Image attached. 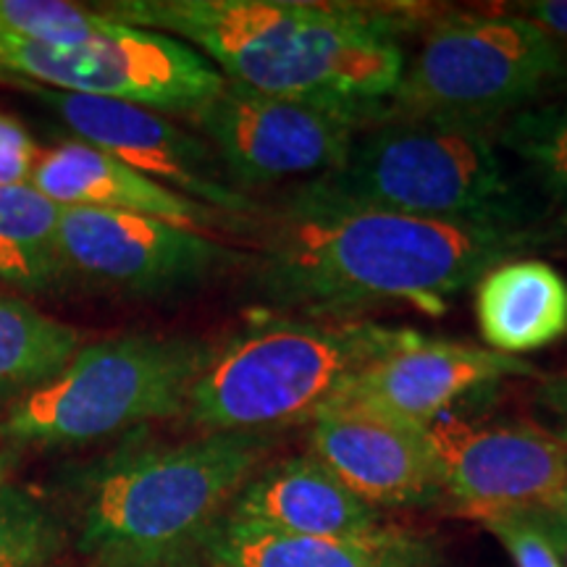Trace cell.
Wrapping results in <instances>:
<instances>
[{"mask_svg": "<svg viewBox=\"0 0 567 567\" xmlns=\"http://www.w3.org/2000/svg\"><path fill=\"white\" fill-rule=\"evenodd\" d=\"M61 213L32 184L0 187V281L24 292H45L63 281Z\"/></svg>", "mask_w": 567, "mask_h": 567, "instance_id": "cell-20", "label": "cell"}, {"mask_svg": "<svg viewBox=\"0 0 567 567\" xmlns=\"http://www.w3.org/2000/svg\"><path fill=\"white\" fill-rule=\"evenodd\" d=\"M567 71L565 51L513 11L452 13L429 27L384 118L488 130L530 103Z\"/></svg>", "mask_w": 567, "mask_h": 567, "instance_id": "cell-7", "label": "cell"}, {"mask_svg": "<svg viewBox=\"0 0 567 567\" xmlns=\"http://www.w3.org/2000/svg\"><path fill=\"white\" fill-rule=\"evenodd\" d=\"M274 446V434H203L97 460L76 492V549L92 567L189 557Z\"/></svg>", "mask_w": 567, "mask_h": 567, "instance_id": "cell-3", "label": "cell"}, {"mask_svg": "<svg viewBox=\"0 0 567 567\" xmlns=\"http://www.w3.org/2000/svg\"><path fill=\"white\" fill-rule=\"evenodd\" d=\"M308 455L371 507H431L446 499L442 467L425 425L371 415H321Z\"/></svg>", "mask_w": 567, "mask_h": 567, "instance_id": "cell-14", "label": "cell"}, {"mask_svg": "<svg viewBox=\"0 0 567 567\" xmlns=\"http://www.w3.org/2000/svg\"><path fill=\"white\" fill-rule=\"evenodd\" d=\"M276 200L536 229L486 130L413 118L363 126L337 168L292 184Z\"/></svg>", "mask_w": 567, "mask_h": 567, "instance_id": "cell-5", "label": "cell"}, {"mask_svg": "<svg viewBox=\"0 0 567 567\" xmlns=\"http://www.w3.org/2000/svg\"><path fill=\"white\" fill-rule=\"evenodd\" d=\"M140 567H208L203 563H195L193 557H182V559H172V563H158V565H140Z\"/></svg>", "mask_w": 567, "mask_h": 567, "instance_id": "cell-29", "label": "cell"}, {"mask_svg": "<svg viewBox=\"0 0 567 567\" xmlns=\"http://www.w3.org/2000/svg\"><path fill=\"white\" fill-rule=\"evenodd\" d=\"M24 87L48 105L80 142L113 155L172 193L208 205L239 224H252V218L260 216V205L226 179L221 161L208 142L163 113L27 82Z\"/></svg>", "mask_w": 567, "mask_h": 567, "instance_id": "cell-11", "label": "cell"}, {"mask_svg": "<svg viewBox=\"0 0 567 567\" xmlns=\"http://www.w3.org/2000/svg\"><path fill=\"white\" fill-rule=\"evenodd\" d=\"M565 103H567V101H565Z\"/></svg>", "mask_w": 567, "mask_h": 567, "instance_id": "cell-32", "label": "cell"}, {"mask_svg": "<svg viewBox=\"0 0 567 567\" xmlns=\"http://www.w3.org/2000/svg\"><path fill=\"white\" fill-rule=\"evenodd\" d=\"M530 373L534 365L523 358H507L488 347L423 337L354 375L321 415H371L429 425L446 415V408L455 405L460 396Z\"/></svg>", "mask_w": 567, "mask_h": 567, "instance_id": "cell-13", "label": "cell"}, {"mask_svg": "<svg viewBox=\"0 0 567 567\" xmlns=\"http://www.w3.org/2000/svg\"><path fill=\"white\" fill-rule=\"evenodd\" d=\"M478 520L507 549L515 567H565L555 538L536 509H505Z\"/></svg>", "mask_w": 567, "mask_h": 567, "instance_id": "cell-24", "label": "cell"}, {"mask_svg": "<svg viewBox=\"0 0 567 567\" xmlns=\"http://www.w3.org/2000/svg\"><path fill=\"white\" fill-rule=\"evenodd\" d=\"M224 517L310 538H360L384 528L379 509L310 455L260 465Z\"/></svg>", "mask_w": 567, "mask_h": 567, "instance_id": "cell-16", "label": "cell"}, {"mask_svg": "<svg viewBox=\"0 0 567 567\" xmlns=\"http://www.w3.org/2000/svg\"><path fill=\"white\" fill-rule=\"evenodd\" d=\"M30 184L61 208H101L158 218L193 231L247 234L252 224H239L208 205L176 195L147 179L113 155L80 140H66L40 153ZM255 221V218H252Z\"/></svg>", "mask_w": 567, "mask_h": 567, "instance_id": "cell-15", "label": "cell"}, {"mask_svg": "<svg viewBox=\"0 0 567 567\" xmlns=\"http://www.w3.org/2000/svg\"><path fill=\"white\" fill-rule=\"evenodd\" d=\"M496 142L542 187L551 210V237L567 245V103L515 113L502 122Z\"/></svg>", "mask_w": 567, "mask_h": 567, "instance_id": "cell-21", "label": "cell"}, {"mask_svg": "<svg viewBox=\"0 0 567 567\" xmlns=\"http://www.w3.org/2000/svg\"><path fill=\"white\" fill-rule=\"evenodd\" d=\"M536 405L549 415V434L567 444V373L555 375L538 389Z\"/></svg>", "mask_w": 567, "mask_h": 567, "instance_id": "cell-27", "label": "cell"}, {"mask_svg": "<svg viewBox=\"0 0 567 567\" xmlns=\"http://www.w3.org/2000/svg\"><path fill=\"white\" fill-rule=\"evenodd\" d=\"M213 347L195 337L118 334L84 344L69 365L0 415V444L74 446L132 425L184 413L210 363Z\"/></svg>", "mask_w": 567, "mask_h": 567, "instance_id": "cell-6", "label": "cell"}, {"mask_svg": "<svg viewBox=\"0 0 567 567\" xmlns=\"http://www.w3.org/2000/svg\"><path fill=\"white\" fill-rule=\"evenodd\" d=\"M11 465H13V452H0V484H3L6 478H9V471H11Z\"/></svg>", "mask_w": 567, "mask_h": 567, "instance_id": "cell-30", "label": "cell"}, {"mask_svg": "<svg viewBox=\"0 0 567 567\" xmlns=\"http://www.w3.org/2000/svg\"><path fill=\"white\" fill-rule=\"evenodd\" d=\"M507 11L528 19L547 38L557 42L565 51L567 45V0H523V3L507 6Z\"/></svg>", "mask_w": 567, "mask_h": 567, "instance_id": "cell-26", "label": "cell"}, {"mask_svg": "<svg viewBox=\"0 0 567 567\" xmlns=\"http://www.w3.org/2000/svg\"><path fill=\"white\" fill-rule=\"evenodd\" d=\"M536 515L542 517L551 536L567 542V492L559 494L547 507H536Z\"/></svg>", "mask_w": 567, "mask_h": 567, "instance_id": "cell-28", "label": "cell"}, {"mask_svg": "<svg viewBox=\"0 0 567 567\" xmlns=\"http://www.w3.org/2000/svg\"><path fill=\"white\" fill-rule=\"evenodd\" d=\"M0 74L38 87L140 105L163 116H195L226 82L187 42L118 21L80 45L0 40Z\"/></svg>", "mask_w": 567, "mask_h": 567, "instance_id": "cell-8", "label": "cell"}, {"mask_svg": "<svg viewBox=\"0 0 567 567\" xmlns=\"http://www.w3.org/2000/svg\"><path fill=\"white\" fill-rule=\"evenodd\" d=\"M63 528L30 488L0 484V567H45L61 551Z\"/></svg>", "mask_w": 567, "mask_h": 567, "instance_id": "cell-22", "label": "cell"}, {"mask_svg": "<svg viewBox=\"0 0 567 567\" xmlns=\"http://www.w3.org/2000/svg\"><path fill=\"white\" fill-rule=\"evenodd\" d=\"M213 567H436L429 538L384 526L360 538L279 534L255 523L221 517L203 542Z\"/></svg>", "mask_w": 567, "mask_h": 567, "instance_id": "cell-17", "label": "cell"}, {"mask_svg": "<svg viewBox=\"0 0 567 567\" xmlns=\"http://www.w3.org/2000/svg\"><path fill=\"white\" fill-rule=\"evenodd\" d=\"M421 339L358 316L252 323L213 350L184 415L203 434H276L313 423L354 375Z\"/></svg>", "mask_w": 567, "mask_h": 567, "instance_id": "cell-4", "label": "cell"}, {"mask_svg": "<svg viewBox=\"0 0 567 567\" xmlns=\"http://www.w3.org/2000/svg\"><path fill=\"white\" fill-rule=\"evenodd\" d=\"M59 250L66 276L147 300L193 292L245 258L210 234L101 208H63Z\"/></svg>", "mask_w": 567, "mask_h": 567, "instance_id": "cell-10", "label": "cell"}, {"mask_svg": "<svg viewBox=\"0 0 567 567\" xmlns=\"http://www.w3.org/2000/svg\"><path fill=\"white\" fill-rule=\"evenodd\" d=\"M118 24L187 42L226 82L350 111L375 124L405 71L402 34L423 9L326 0H116Z\"/></svg>", "mask_w": 567, "mask_h": 567, "instance_id": "cell-2", "label": "cell"}, {"mask_svg": "<svg viewBox=\"0 0 567 567\" xmlns=\"http://www.w3.org/2000/svg\"><path fill=\"white\" fill-rule=\"evenodd\" d=\"M473 287V310L488 350L520 358L567 334V279L547 260L509 258Z\"/></svg>", "mask_w": 567, "mask_h": 567, "instance_id": "cell-18", "label": "cell"}, {"mask_svg": "<svg viewBox=\"0 0 567 567\" xmlns=\"http://www.w3.org/2000/svg\"><path fill=\"white\" fill-rule=\"evenodd\" d=\"M551 538H555V536H551ZM555 544L559 549V557H563V565L567 567V542H563V538H555Z\"/></svg>", "mask_w": 567, "mask_h": 567, "instance_id": "cell-31", "label": "cell"}, {"mask_svg": "<svg viewBox=\"0 0 567 567\" xmlns=\"http://www.w3.org/2000/svg\"><path fill=\"white\" fill-rule=\"evenodd\" d=\"M116 24L97 9L63 0H0V40L80 45Z\"/></svg>", "mask_w": 567, "mask_h": 567, "instance_id": "cell-23", "label": "cell"}, {"mask_svg": "<svg viewBox=\"0 0 567 567\" xmlns=\"http://www.w3.org/2000/svg\"><path fill=\"white\" fill-rule=\"evenodd\" d=\"M40 151L17 118L0 113V187L30 184Z\"/></svg>", "mask_w": 567, "mask_h": 567, "instance_id": "cell-25", "label": "cell"}, {"mask_svg": "<svg viewBox=\"0 0 567 567\" xmlns=\"http://www.w3.org/2000/svg\"><path fill=\"white\" fill-rule=\"evenodd\" d=\"M250 234V295L274 313L308 318H354L389 302L439 316L488 268L544 243L536 229L279 200Z\"/></svg>", "mask_w": 567, "mask_h": 567, "instance_id": "cell-1", "label": "cell"}, {"mask_svg": "<svg viewBox=\"0 0 567 567\" xmlns=\"http://www.w3.org/2000/svg\"><path fill=\"white\" fill-rule=\"evenodd\" d=\"M193 122L243 195L331 172L350 153L354 134L368 126L350 111L266 95L234 82H224Z\"/></svg>", "mask_w": 567, "mask_h": 567, "instance_id": "cell-9", "label": "cell"}, {"mask_svg": "<svg viewBox=\"0 0 567 567\" xmlns=\"http://www.w3.org/2000/svg\"><path fill=\"white\" fill-rule=\"evenodd\" d=\"M82 347L74 326L19 297L0 295V408L53 381Z\"/></svg>", "mask_w": 567, "mask_h": 567, "instance_id": "cell-19", "label": "cell"}, {"mask_svg": "<svg viewBox=\"0 0 567 567\" xmlns=\"http://www.w3.org/2000/svg\"><path fill=\"white\" fill-rule=\"evenodd\" d=\"M446 499L467 517L547 507L567 492V444L530 425H473L436 417L425 425Z\"/></svg>", "mask_w": 567, "mask_h": 567, "instance_id": "cell-12", "label": "cell"}]
</instances>
